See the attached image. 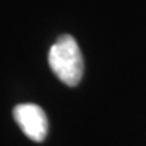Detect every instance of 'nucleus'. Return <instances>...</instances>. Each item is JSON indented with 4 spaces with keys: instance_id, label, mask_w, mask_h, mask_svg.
Masks as SVG:
<instances>
[{
    "instance_id": "nucleus-2",
    "label": "nucleus",
    "mask_w": 146,
    "mask_h": 146,
    "mask_svg": "<svg viewBox=\"0 0 146 146\" xmlns=\"http://www.w3.org/2000/svg\"><path fill=\"white\" fill-rule=\"evenodd\" d=\"M14 119L27 138L42 142L47 134V118L45 111L34 103L18 104L14 108Z\"/></svg>"
},
{
    "instance_id": "nucleus-1",
    "label": "nucleus",
    "mask_w": 146,
    "mask_h": 146,
    "mask_svg": "<svg viewBox=\"0 0 146 146\" xmlns=\"http://www.w3.org/2000/svg\"><path fill=\"white\" fill-rule=\"evenodd\" d=\"M49 65L61 83L76 87L83 77L84 60L76 39L64 34L50 47Z\"/></svg>"
}]
</instances>
